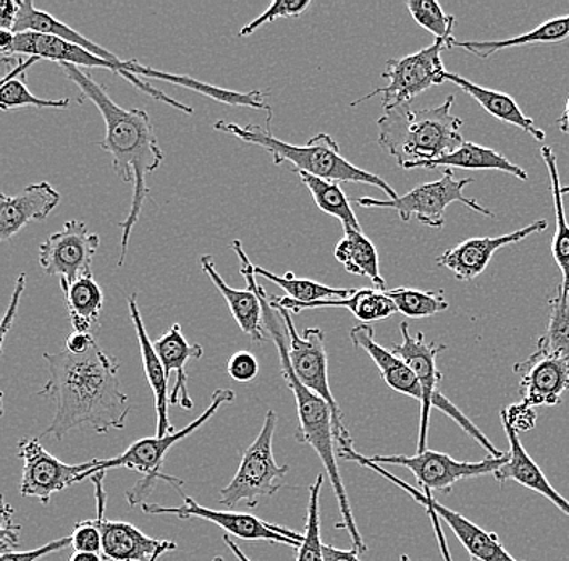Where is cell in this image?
Masks as SVG:
<instances>
[{"mask_svg": "<svg viewBox=\"0 0 569 561\" xmlns=\"http://www.w3.org/2000/svg\"><path fill=\"white\" fill-rule=\"evenodd\" d=\"M18 457L23 461L21 472V497L38 499L42 505L51 502L52 495L91 479L99 460L81 464H67L53 457L36 437H24L18 443Z\"/></svg>", "mask_w": 569, "mask_h": 561, "instance_id": "4fadbf2b", "label": "cell"}, {"mask_svg": "<svg viewBox=\"0 0 569 561\" xmlns=\"http://www.w3.org/2000/svg\"><path fill=\"white\" fill-rule=\"evenodd\" d=\"M567 39H569V16L546 21L521 37L496 39V41H457L455 39L453 48L465 49L472 56L487 59L505 49L519 48V46L555 44V42H563Z\"/></svg>", "mask_w": 569, "mask_h": 561, "instance_id": "f546056e", "label": "cell"}, {"mask_svg": "<svg viewBox=\"0 0 569 561\" xmlns=\"http://www.w3.org/2000/svg\"><path fill=\"white\" fill-rule=\"evenodd\" d=\"M12 33L51 34V37L73 42V44L87 49L91 54L101 57L106 62L112 63L113 73L120 74L123 80H127L128 83L133 84L134 88L148 94L149 98L163 102V104H169L170 108L180 110V112H184L187 116H193L194 113L190 106H184L183 102L170 98L166 92L156 90L152 84H149L142 78H154V80L166 81V83L176 84V87L188 88V90L199 92V94L211 98L213 101L223 102V104L238 106L241 102V94L238 91L222 90V88L202 83V81L194 80V78L187 77V74L160 72V70L142 66L138 60H122L113 54V52L107 51L102 46L96 44L91 39L78 33L74 28L57 20L51 13L36 9L33 0H20V12H18Z\"/></svg>", "mask_w": 569, "mask_h": 561, "instance_id": "277c9868", "label": "cell"}, {"mask_svg": "<svg viewBox=\"0 0 569 561\" xmlns=\"http://www.w3.org/2000/svg\"><path fill=\"white\" fill-rule=\"evenodd\" d=\"M501 425H503L505 434H507L508 442H510V453H508L507 463L493 472L496 481L500 482V484L513 481L516 484L522 485V488L532 490V492L546 497L551 502V505L563 511L569 518L568 500L550 484L547 475L540 470L539 464L532 460L531 454L522 445L518 432L505 419H501Z\"/></svg>", "mask_w": 569, "mask_h": 561, "instance_id": "44dd1931", "label": "cell"}, {"mask_svg": "<svg viewBox=\"0 0 569 561\" xmlns=\"http://www.w3.org/2000/svg\"><path fill=\"white\" fill-rule=\"evenodd\" d=\"M387 294L393 301L398 312L407 318H430L448 309L442 291H421L401 287V289L387 290Z\"/></svg>", "mask_w": 569, "mask_h": 561, "instance_id": "d590c367", "label": "cell"}, {"mask_svg": "<svg viewBox=\"0 0 569 561\" xmlns=\"http://www.w3.org/2000/svg\"><path fill=\"white\" fill-rule=\"evenodd\" d=\"M500 418L505 419L516 432H528L536 428V411L529 404L522 403V401L510 404L507 410L501 411Z\"/></svg>", "mask_w": 569, "mask_h": 561, "instance_id": "ee69618b", "label": "cell"}, {"mask_svg": "<svg viewBox=\"0 0 569 561\" xmlns=\"http://www.w3.org/2000/svg\"><path fill=\"white\" fill-rule=\"evenodd\" d=\"M469 561H479V560H476V559H471V560H469Z\"/></svg>", "mask_w": 569, "mask_h": 561, "instance_id": "6f0895ef", "label": "cell"}, {"mask_svg": "<svg viewBox=\"0 0 569 561\" xmlns=\"http://www.w3.org/2000/svg\"><path fill=\"white\" fill-rule=\"evenodd\" d=\"M323 561H361L358 550L351 547L350 550L337 549V547L323 543Z\"/></svg>", "mask_w": 569, "mask_h": 561, "instance_id": "681fc988", "label": "cell"}, {"mask_svg": "<svg viewBox=\"0 0 569 561\" xmlns=\"http://www.w3.org/2000/svg\"><path fill=\"white\" fill-rule=\"evenodd\" d=\"M373 337H376V332L371 324H359L350 330L351 342L371 357L389 389L422 403L425 392H422L421 382L418 381L415 372L393 351L377 343Z\"/></svg>", "mask_w": 569, "mask_h": 561, "instance_id": "7402d4cb", "label": "cell"}, {"mask_svg": "<svg viewBox=\"0 0 569 561\" xmlns=\"http://www.w3.org/2000/svg\"><path fill=\"white\" fill-rule=\"evenodd\" d=\"M24 285H27V273H20V276H18L16 290H13L12 300H10L9 308H7L6 315H3L2 332H0V348H3L7 333H9L10 327H12L13 321H16L18 304H20L21 297H23Z\"/></svg>", "mask_w": 569, "mask_h": 561, "instance_id": "bcb514c9", "label": "cell"}, {"mask_svg": "<svg viewBox=\"0 0 569 561\" xmlns=\"http://www.w3.org/2000/svg\"><path fill=\"white\" fill-rule=\"evenodd\" d=\"M71 547L73 552L99 553L102 555L101 518L80 521L73 525L71 532Z\"/></svg>", "mask_w": 569, "mask_h": 561, "instance_id": "60d3db41", "label": "cell"}, {"mask_svg": "<svg viewBox=\"0 0 569 561\" xmlns=\"http://www.w3.org/2000/svg\"><path fill=\"white\" fill-rule=\"evenodd\" d=\"M227 371L233 381L247 383L254 381L259 374V362L249 351H238L229 360Z\"/></svg>", "mask_w": 569, "mask_h": 561, "instance_id": "b9f144b4", "label": "cell"}, {"mask_svg": "<svg viewBox=\"0 0 569 561\" xmlns=\"http://www.w3.org/2000/svg\"><path fill=\"white\" fill-rule=\"evenodd\" d=\"M276 429L277 413L269 410L262 422L261 432L244 450L237 474L229 485L220 490L219 502L222 505L234 508L244 502L248 508H254L259 500L276 495L283 488L290 468L277 463L273 457Z\"/></svg>", "mask_w": 569, "mask_h": 561, "instance_id": "9c48e42d", "label": "cell"}, {"mask_svg": "<svg viewBox=\"0 0 569 561\" xmlns=\"http://www.w3.org/2000/svg\"><path fill=\"white\" fill-rule=\"evenodd\" d=\"M407 9L419 27L432 33L437 39H453L455 17L447 16L442 7L433 0H407Z\"/></svg>", "mask_w": 569, "mask_h": 561, "instance_id": "f35d334b", "label": "cell"}, {"mask_svg": "<svg viewBox=\"0 0 569 561\" xmlns=\"http://www.w3.org/2000/svg\"><path fill=\"white\" fill-rule=\"evenodd\" d=\"M60 289L63 293V303L69 311L71 325L74 332L94 335L101 322V312L104 308V293L101 285L96 282L94 276H84L73 282L60 279Z\"/></svg>", "mask_w": 569, "mask_h": 561, "instance_id": "4316f807", "label": "cell"}, {"mask_svg": "<svg viewBox=\"0 0 569 561\" xmlns=\"http://www.w3.org/2000/svg\"><path fill=\"white\" fill-rule=\"evenodd\" d=\"M231 250L237 253L240 259V272L243 279L247 280L248 289L258 294L262 304V315H264V327L267 333L272 337L276 343L277 351L280 358V371L284 381L290 385L293 392L295 401H297L298 411V432L297 440L300 443L311 447L320 461H322L323 470L327 472V478L330 479L333 492H336L338 507H340L341 523L337 528L345 529L350 534L353 549L359 553L368 552L365 539L356 525L353 510H351L350 499H348L347 489H345L343 479H341L340 470L337 467V452H336V428H333V414L329 404L319 395H316L311 390L306 389L293 368H291L290 358H288V347L284 342V330L282 318L279 311L270 304L269 294L259 285L256 280V266H252L251 259L248 258L244 251L243 243L240 240L231 241Z\"/></svg>", "mask_w": 569, "mask_h": 561, "instance_id": "3957f363", "label": "cell"}, {"mask_svg": "<svg viewBox=\"0 0 569 561\" xmlns=\"http://www.w3.org/2000/svg\"><path fill=\"white\" fill-rule=\"evenodd\" d=\"M465 169V170H497V172L510 173L516 179L526 181L529 179L525 169L516 166L510 159L497 152L496 149L483 148L476 143H462L457 151L443 156L433 162H422L416 169Z\"/></svg>", "mask_w": 569, "mask_h": 561, "instance_id": "f1b7e54d", "label": "cell"}, {"mask_svg": "<svg viewBox=\"0 0 569 561\" xmlns=\"http://www.w3.org/2000/svg\"><path fill=\"white\" fill-rule=\"evenodd\" d=\"M0 200V241H7L28 223L48 219L59 206L60 193L48 181H39L13 197L2 193Z\"/></svg>", "mask_w": 569, "mask_h": 561, "instance_id": "ffe728a7", "label": "cell"}, {"mask_svg": "<svg viewBox=\"0 0 569 561\" xmlns=\"http://www.w3.org/2000/svg\"><path fill=\"white\" fill-rule=\"evenodd\" d=\"M101 247V237L89 232L83 220H69L39 247V264L48 276L67 282L91 276L92 259Z\"/></svg>", "mask_w": 569, "mask_h": 561, "instance_id": "2e32d148", "label": "cell"}, {"mask_svg": "<svg viewBox=\"0 0 569 561\" xmlns=\"http://www.w3.org/2000/svg\"><path fill=\"white\" fill-rule=\"evenodd\" d=\"M24 78V77H20ZM16 78V80L2 81L0 87V109L3 112L17 109H69L71 99H42L34 96L27 87L23 80Z\"/></svg>", "mask_w": 569, "mask_h": 561, "instance_id": "74e56055", "label": "cell"}, {"mask_svg": "<svg viewBox=\"0 0 569 561\" xmlns=\"http://www.w3.org/2000/svg\"><path fill=\"white\" fill-rule=\"evenodd\" d=\"M212 561H226L222 559V557H216V559H213Z\"/></svg>", "mask_w": 569, "mask_h": 561, "instance_id": "9f6ffc18", "label": "cell"}, {"mask_svg": "<svg viewBox=\"0 0 569 561\" xmlns=\"http://www.w3.org/2000/svg\"><path fill=\"white\" fill-rule=\"evenodd\" d=\"M323 488V474L309 485L308 514H306L305 541L298 549L297 561H323V543L320 541V492Z\"/></svg>", "mask_w": 569, "mask_h": 561, "instance_id": "8d00e7d4", "label": "cell"}, {"mask_svg": "<svg viewBox=\"0 0 569 561\" xmlns=\"http://www.w3.org/2000/svg\"><path fill=\"white\" fill-rule=\"evenodd\" d=\"M213 130L220 133L231 134L248 144H256L269 152L276 166L283 162L293 163V170L306 172L309 176L330 181H345V183L371 184L382 190L390 200L400 197L386 180L376 173L359 169L341 156L340 146L330 134L319 133L305 146H295L279 140L270 133V128L259 126L241 127L238 123H213Z\"/></svg>", "mask_w": 569, "mask_h": 561, "instance_id": "8992f818", "label": "cell"}, {"mask_svg": "<svg viewBox=\"0 0 569 561\" xmlns=\"http://www.w3.org/2000/svg\"><path fill=\"white\" fill-rule=\"evenodd\" d=\"M455 38L450 41L436 39L433 44L427 46L415 54L403 57V59L389 60L387 70L382 77L389 81V84L379 90L362 96L351 106L361 104L376 94H382L383 109L390 110L408 106L416 96L437 87L447 81L448 72H445L442 62L443 49L453 48Z\"/></svg>", "mask_w": 569, "mask_h": 561, "instance_id": "7c38bea8", "label": "cell"}, {"mask_svg": "<svg viewBox=\"0 0 569 561\" xmlns=\"http://www.w3.org/2000/svg\"><path fill=\"white\" fill-rule=\"evenodd\" d=\"M152 343H154L156 353L166 369L167 378H170L172 372H177L176 385L170 392V404H176L187 411L193 410L194 401L191 400L190 392H188L187 365L188 361L201 360L204 357V348L201 344L188 343L180 324L170 327L162 337Z\"/></svg>", "mask_w": 569, "mask_h": 561, "instance_id": "cb8c5ba5", "label": "cell"}, {"mask_svg": "<svg viewBox=\"0 0 569 561\" xmlns=\"http://www.w3.org/2000/svg\"><path fill=\"white\" fill-rule=\"evenodd\" d=\"M106 472L92 475L91 482L96 490V505L98 517L101 518L102 528V555L109 561H149L160 550L178 549L176 542L159 541L149 538L137 525L124 521H109L106 518Z\"/></svg>", "mask_w": 569, "mask_h": 561, "instance_id": "e0dca14e", "label": "cell"}, {"mask_svg": "<svg viewBox=\"0 0 569 561\" xmlns=\"http://www.w3.org/2000/svg\"><path fill=\"white\" fill-rule=\"evenodd\" d=\"M540 154H542L547 172H549L555 219H557V229H555L553 241H551V254L563 276L561 289L569 297V223L567 214H565L563 187H561L560 176H558L557 156H555L553 149L550 146H542Z\"/></svg>", "mask_w": 569, "mask_h": 561, "instance_id": "1f68e13d", "label": "cell"}, {"mask_svg": "<svg viewBox=\"0 0 569 561\" xmlns=\"http://www.w3.org/2000/svg\"><path fill=\"white\" fill-rule=\"evenodd\" d=\"M447 81L457 84L466 94L476 99L480 108L486 109L490 116L496 117L500 122L518 127L519 130L526 131V133L531 134L536 140H546V133H543L539 127H536V123H533L529 117L525 116V112H522L518 102H516L511 96L505 94V92L489 90V88L479 87V84L472 83L468 78H462L461 74L457 73H448Z\"/></svg>", "mask_w": 569, "mask_h": 561, "instance_id": "83f0119b", "label": "cell"}, {"mask_svg": "<svg viewBox=\"0 0 569 561\" xmlns=\"http://www.w3.org/2000/svg\"><path fill=\"white\" fill-rule=\"evenodd\" d=\"M223 542L229 547L231 553L237 557L238 561H252L251 559H248L247 553H244L243 550L233 542V539H231L229 534L223 535Z\"/></svg>", "mask_w": 569, "mask_h": 561, "instance_id": "f907efd6", "label": "cell"}, {"mask_svg": "<svg viewBox=\"0 0 569 561\" xmlns=\"http://www.w3.org/2000/svg\"><path fill=\"white\" fill-rule=\"evenodd\" d=\"M141 511L146 514H173L180 520H204L209 523L219 525L223 531L233 538L243 539V541H264L273 543H283V545L300 549L305 534L282 528L254 514L238 513V511L212 510L199 505L191 497L183 495V505L163 507L156 503H142Z\"/></svg>", "mask_w": 569, "mask_h": 561, "instance_id": "5bb4252c", "label": "cell"}, {"mask_svg": "<svg viewBox=\"0 0 569 561\" xmlns=\"http://www.w3.org/2000/svg\"><path fill=\"white\" fill-rule=\"evenodd\" d=\"M49 381L39 397L56 401V417L42 435L62 440L88 425L98 434L123 429L131 404L120 385V362L98 343L84 354L46 353Z\"/></svg>", "mask_w": 569, "mask_h": 561, "instance_id": "6da1fadb", "label": "cell"}, {"mask_svg": "<svg viewBox=\"0 0 569 561\" xmlns=\"http://www.w3.org/2000/svg\"><path fill=\"white\" fill-rule=\"evenodd\" d=\"M128 311H130L131 321H133L134 330H137L138 342H140L142 369H144L146 379H148L152 397H154L156 414H158L156 431H158V437H166L176 432L169 419V378H167L166 369H163V364L160 362L158 353H156L154 343L149 339L148 330H146L144 322H142L137 293L128 298Z\"/></svg>", "mask_w": 569, "mask_h": 561, "instance_id": "603a6c76", "label": "cell"}, {"mask_svg": "<svg viewBox=\"0 0 569 561\" xmlns=\"http://www.w3.org/2000/svg\"><path fill=\"white\" fill-rule=\"evenodd\" d=\"M13 508L3 500L2 502V525H0V549L2 553L10 552L13 547L18 545V534H20V525L13 523Z\"/></svg>", "mask_w": 569, "mask_h": 561, "instance_id": "f6af8a7d", "label": "cell"}, {"mask_svg": "<svg viewBox=\"0 0 569 561\" xmlns=\"http://www.w3.org/2000/svg\"><path fill=\"white\" fill-rule=\"evenodd\" d=\"M549 304V322L537 342V351L569 361V297L561 287Z\"/></svg>", "mask_w": 569, "mask_h": 561, "instance_id": "836d02e7", "label": "cell"}, {"mask_svg": "<svg viewBox=\"0 0 569 561\" xmlns=\"http://www.w3.org/2000/svg\"><path fill=\"white\" fill-rule=\"evenodd\" d=\"M277 303L293 314H300L306 309H323V308H345L355 315L362 324H371V322L383 321L390 315L397 314L398 309L393 301L390 300L387 291L377 289L356 290L351 297L336 298V300H320L315 303H298L291 298L273 297Z\"/></svg>", "mask_w": 569, "mask_h": 561, "instance_id": "484cf974", "label": "cell"}, {"mask_svg": "<svg viewBox=\"0 0 569 561\" xmlns=\"http://www.w3.org/2000/svg\"><path fill=\"white\" fill-rule=\"evenodd\" d=\"M453 101V96H448L433 109L415 110L408 104L386 110L377 120L380 148L405 170L457 151L465 140L462 120L451 113Z\"/></svg>", "mask_w": 569, "mask_h": 561, "instance_id": "5b68a950", "label": "cell"}, {"mask_svg": "<svg viewBox=\"0 0 569 561\" xmlns=\"http://www.w3.org/2000/svg\"><path fill=\"white\" fill-rule=\"evenodd\" d=\"M70 561H104V560H102V555H99V553L73 552V555L70 557Z\"/></svg>", "mask_w": 569, "mask_h": 561, "instance_id": "f5cc1de1", "label": "cell"}, {"mask_svg": "<svg viewBox=\"0 0 569 561\" xmlns=\"http://www.w3.org/2000/svg\"><path fill=\"white\" fill-rule=\"evenodd\" d=\"M166 552H170V550H160V552L156 553V555L152 557V559L149 561H159L160 557H162L163 553H166Z\"/></svg>", "mask_w": 569, "mask_h": 561, "instance_id": "db71d44e", "label": "cell"}, {"mask_svg": "<svg viewBox=\"0 0 569 561\" xmlns=\"http://www.w3.org/2000/svg\"><path fill=\"white\" fill-rule=\"evenodd\" d=\"M256 276L264 277L270 282L279 285L284 290L288 298L298 301V303H315L320 300H336V298H348L355 293L351 289H332V287L323 285V283L315 282V280L300 279L293 272H287L284 276L267 271L264 268L256 266Z\"/></svg>", "mask_w": 569, "mask_h": 561, "instance_id": "e575fe53", "label": "cell"}, {"mask_svg": "<svg viewBox=\"0 0 569 561\" xmlns=\"http://www.w3.org/2000/svg\"><path fill=\"white\" fill-rule=\"evenodd\" d=\"M472 183V179L457 180L450 169L445 170L442 179L419 184L405 197L395 200H372V198H359L358 204L362 208L395 209L403 222L416 218L419 223L432 229H440L445 223V211L453 202H461L466 208L486 216L496 218L492 211L480 206L478 201L466 198L462 190Z\"/></svg>", "mask_w": 569, "mask_h": 561, "instance_id": "8fae6325", "label": "cell"}, {"mask_svg": "<svg viewBox=\"0 0 569 561\" xmlns=\"http://www.w3.org/2000/svg\"><path fill=\"white\" fill-rule=\"evenodd\" d=\"M66 77L81 92V101H91L106 122V137L99 148L112 158V169L124 183L133 184L130 211L119 223L122 229V251L117 266L127 259L131 232L141 218L142 206L149 194L148 177L163 162L158 134L151 117L142 109H124L110 98L107 88L92 80L91 74L73 66H60Z\"/></svg>", "mask_w": 569, "mask_h": 561, "instance_id": "7a4b0ae2", "label": "cell"}, {"mask_svg": "<svg viewBox=\"0 0 569 561\" xmlns=\"http://www.w3.org/2000/svg\"><path fill=\"white\" fill-rule=\"evenodd\" d=\"M18 12H20L18 0H0V30L12 31Z\"/></svg>", "mask_w": 569, "mask_h": 561, "instance_id": "c3c4849f", "label": "cell"}, {"mask_svg": "<svg viewBox=\"0 0 569 561\" xmlns=\"http://www.w3.org/2000/svg\"><path fill=\"white\" fill-rule=\"evenodd\" d=\"M309 7H311L309 0H276V2L270 3L269 9L261 13L258 19L241 28L240 38L251 37L259 28L266 27V24L272 23V21L300 17Z\"/></svg>", "mask_w": 569, "mask_h": 561, "instance_id": "ab89813d", "label": "cell"}, {"mask_svg": "<svg viewBox=\"0 0 569 561\" xmlns=\"http://www.w3.org/2000/svg\"><path fill=\"white\" fill-rule=\"evenodd\" d=\"M547 229H549V222L540 219L536 220L531 226L522 227V229L505 233V236L469 238V240L462 241L457 247L445 251L437 259V264L453 272V276L461 280V282H472V280L478 279L480 273L486 271L487 266L492 261L493 254L498 250L519 243V241L526 240V238L533 236V233L546 232Z\"/></svg>", "mask_w": 569, "mask_h": 561, "instance_id": "ac0fdd59", "label": "cell"}, {"mask_svg": "<svg viewBox=\"0 0 569 561\" xmlns=\"http://www.w3.org/2000/svg\"><path fill=\"white\" fill-rule=\"evenodd\" d=\"M293 172L300 177L301 183L308 188L320 211L340 220L343 229L362 230L353 208H351L350 200H348L347 194L343 193L337 181L319 179V177L298 172V170H293Z\"/></svg>", "mask_w": 569, "mask_h": 561, "instance_id": "d6a6232c", "label": "cell"}, {"mask_svg": "<svg viewBox=\"0 0 569 561\" xmlns=\"http://www.w3.org/2000/svg\"><path fill=\"white\" fill-rule=\"evenodd\" d=\"M343 230L345 236L333 251L337 261L343 264L347 272L368 277L377 290L387 291L386 280L380 276L379 254L372 241L362 233V230Z\"/></svg>", "mask_w": 569, "mask_h": 561, "instance_id": "4dcf8cb0", "label": "cell"}, {"mask_svg": "<svg viewBox=\"0 0 569 561\" xmlns=\"http://www.w3.org/2000/svg\"><path fill=\"white\" fill-rule=\"evenodd\" d=\"M234 399H237V395H234L233 390H216L208 410L201 417L196 418L193 422H190L187 428L166 437H146V439L138 440L133 445L128 447L120 457L99 460L98 467L94 470L96 474L113 470V468H128V470L140 472L141 481L127 492V500L131 507L142 505L146 497L151 493L152 488H154L158 481H166L177 492H180V488L184 482L181 479L163 474L162 472L163 460H166L167 453L177 442L187 439L188 435L201 429L206 422L211 421L223 404L233 403Z\"/></svg>", "mask_w": 569, "mask_h": 561, "instance_id": "ba28073f", "label": "cell"}, {"mask_svg": "<svg viewBox=\"0 0 569 561\" xmlns=\"http://www.w3.org/2000/svg\"><path fill=\"white\" fill-rule=\"evenodd\" d=\"M369 460L376 464H395V467L407 468L412 472L422 489L432 492L450 493L457 482L462 479L478 478V475L493 474L498 468L503 467L508 461V454L503 458H487L478 463L457 461L447 453L426 452L405 457V454H390V457H371Z\"/></svg>", "mask_w": 569, "mask_h": 561, "instance_id": "9a60e30c", "label": "cell"}, {"mask_svg": "<svg viewBox=\"0 0 569 561\" xmlns=\"http://www.w3.org/2000/svg\"><path fill=\"white\" fill-rule=\"evenodd\" d=\"M94 335L83 332H71L66 340V350H69L73 354H84L94 347Z\"/></svg>", "mask_w": 569, "mask_h": 561, "instance_id": "7dc6e473", "label": "cell"}, {"mask_svg": "<svg viewBox=\"0 0 569 561\" xmlns=\"http://www.w3.org/2000/svg\"><path fill=\"white\" fill-rule=\"evenodd\" d=\"M400 561H412V560L409 559V555H401Z\"/></svg>", "mask_w": 569, "mask_h": 561, "instance_id": "11a10c76", "label": "cell"}, {"mask_svg": "<svg viewBox=\"0 0 569 561\" xmlns=\"http://www.w3.org/2000/svg\"><path fill=\"white\" fill-rule=\"evenodd\" d=\"M201 269L212 280L216 289L220 291L223 300L229 304L231 315H233L240 329L249 335L252 342L264 343L267 330L264 315H262V304L258 294L248 287L244 290H237L227 285L220 272H217L212 256H201Z\"/></svg>", "mask_w": 569, "mask_h": 561, "instance_id": "d4e9b609", "label": "cell"}, {"mask_svg": "<svg viewBox=\"0 0 569 561\" xmlns=\"http://www.w3.org/2000/svg\"><path fill=\"white\" fill-rule=\"evenodd\" d=\"M558 127H560V130L563 131V133L569 134V96L563 116L558 119ZM563 193L569 194V187H563Z\"/></svg>", "mask_w": 569, "mask_h": 561, "instance_id": "816d5d0a", "label": "cell"}, {"mask_svg": "<svg viewBox=\"0 0 569 561\" xmlns=\"http://www.w3.org/2000/svg\"><path fill=\"white\" fill-rule=\"evenodd\" d=\"M522 403L529 407H557L569 392V361L533 351L528 360L518 362Z\"/></svg>", "mask_w": 569, "mask_h": 561, "instance_id": "d6986e66", "label": "cell"}, {"mask_svg": "<svg viewBox=\"0 0 569 561\" xmlns=\"http://www.w3.org/2000/svg\"><path fill=\"white\" fill-rule=\"evenodd\" d=\"M401 337L403 342L393 344V353L397 354L400 360H403L409 365L412 372H415L418 381L421 382L422 392H425V400L421 403V422H419V439H418V453L426 452L427 447V431H429V419L430 410L437 408L442 411L448 418L453 419L458 425L469 437L476 440L480 447L487 450L490 458H503L505 454L501 450H498L489 437L480 432L478 425L466 418L462 414L460 408L457 404L451 403L443 393L439 392V382L442 379L439 369H437V354L442 353L447 350L445 344L436 342L427 343L425 333L418 332L416 335L409 333V325L407 322L400 324Z\"/></svg>", "mask_w": 569, "mask_h": 561, "instance_id": "52a82bcc", "label": "cell"}, {"mask_svg": "<svg viewBox=\"0 0 569 561\" xmlns=\"http://www.w3.org/2000/svg\"><path fill=\"white\" fill-rule=\"evenodd\" d=\"M71 547V535L57 539V541L44 543L39 549L27 550V552H18V550H10V552L2 553L0 561H38L51 553L60 552V550Z\"/></svg>", "mask_w": 569, "mask_h": 561, "instance_id": "7bdbcfd3", "label": "cell"}, {"mask_svg": "<svg viewBox=\"0 0 569 561\" xmlns=\"http://www.w3.org/2000/svg\"><path fill=\"white\" fill-rule=\"evenodd\" d=\"M269 301L279 311L284 330H287L288 340H290L288 358H290L291 368H293L298 381L306 389L319 395L320 399L326 400L330 410H332L338 449H341V447H353V439H351L350 432H348L347 425H345L343 414H341L336 397H333L332 390H330L326 333L319 327H308L302 332V335H300L297 327L293 324L290 311L280 307L270 294Z\"/></svg>", "mask_w": 569, "mask_h": 561, "instance_id": "30bf717a", "label": "cell"}]
</instances>
